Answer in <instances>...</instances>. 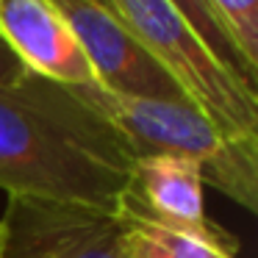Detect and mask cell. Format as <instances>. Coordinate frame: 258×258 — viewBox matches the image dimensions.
<instances>
[{"instance_id": "6da1fadb", "label": "cell", "mask_w": 258, "mask_h": 258, "mask_svg": "<svg viewBox=\"0 0 258 258\" xmlns=\"http://www.w3.org/2000/svg\"><path fill=\"white\" fill-rule=\"evenodd\" d=\"M136 153L70 86L39 75L0 89V189L117 217Z\"/></svg>"}, {"instance_id": "3957f363", "label": "cell", "mask_w": 258, "mask_h": 258, "mask_svg": "<svg viewBox=\"0 0 258 258\" xmlns=\"http://www.w3.org/2000/svg\"><path fill=\"white\" fill-rule=\"evenodd\" d=\"M139 45L219 134L258 142V92L228 73L167 0H108Z\"/></svg>"}, {"instance_id": "ba28073f", "label": "cell", "mask_w": 258, "mask_h": 258, "mask_svg": "<svg viewBox=\"0 0 258 258\" xmlns=\"http://www.w3.org/2000/svg\"><path fill=\"white\" fill-rule=\"evenodd\" d=\"M122 247L125 258H236V244L219 225L203 228H172L150 219L139 208L122 203Z\"/></svg>"}, {"instance_id": "52a82bcc", "label": "cell", "mask_w": 258, "mask_h": 258, "mask_svg": "<svg viewBox=\"0 0 258 258\" xmlns=\"http://www.w3.org/2000/svg\"><path fill=\"white\" fill-rule=\"evenodd\" d=\"M203 169L183 156H139L125 203L172 228H203Z\"/></svg>"}, {"instance_id": "7c38bea8", "label": "cell", "mask_w": 258, "mask_h": 258, "mask_svg": "<svg viewBox=\"0 0 258 258\" xmlns=\"http://www.w3.org/2000/svg\"><path fill=\"white\" fill-rule=\"evenodd\" d=\"M0 252H3V225H0Z\"/></svg>"}, {"instance_id": "9c48e42d", "label": "cell", "mask_w": 258, "mask_h": 258, "mask_svg": "<svg viewBox=\"0 0 258 258\" xmlns=\"http://www.w3.org/2000/svg\"><path fill=\"white\" fill-rule=\"evenodd\" d=\"M167 3L191 25V31L197 34V39L208 47V53H211L233 78H239L241 84H247L250 89H255V73L244 64L239 47L233 45V39H230V34L225 31L222 20L217 17V12H214L211 0H167Z\"/></svg>"}, {"instance_id": "7a4b0ae2", "label": "cell", "mask_w": 258, "mask_h": 258, "mask_svg": "<svg viewBox=\"0 0 258 258\" xmlns=\"http://www.w3.org/2000/svg\"><path fill=\"white\" fill-rule=\"evenodd\" d=\"M100 114L139 156H183L200 164L203 180L214 183L241 208H258V142H233L186 97L147 100L125 97L97 84L70 86Z\"/></svg>"}, {"instance_id": "30bf717a", "label": "cell", "mask_w": 258, "mask_h": 258, "mask_svg": "<svg viewBox=\"0 0 258 258\" xmlns=\"http://www.w3.org/2000/svg\"><path fill=\"white\" fill-rule=\"evenodd\" d=\"M244 64L258 75V0H211Z\"/></svg>"}, {"instance_id": "8fae6325", "label": "cell", "mask_w": 258, "mask_h": 258, "mask_svg": "<svg viewBox=\"0 0 258 258\" xmlns=\"http://www.w3.org/2000/svg\"><path fill=\"white\" fill-rule=\"evenodd\" d=\"M25 75H28V70L23 67V61L14 56L12 47H9L6 42H3V36H0V89H9V86L20 84Z\"/></svg>"}, {"instance_id": "8992f818", "label": "cell", "mask_w": 258, "mask_h": 258, "mask_svg": "<svg viewBox=\"0 0 258 258\" xmlns=\"http://www.w3.org/2000/svg\"><path fill=\"white\" fill-rule=\"evenodd\" d=\"M0 36L31 75L61 86L95 84L78 39L50 0H0Z\"/></svg>"}, {"instance_id": "277c9868", "label": "cell", "mask_w": 258, "mask_h": 258, "mask_svg": "<svg viewBox=\"0 0 258 258\" xmlns=\"http://www.w3.org/2000/svg\"><path fill=\"white\" fill-rule=\"evenodd\" d=\"M0 258H125L119 217L89 206L9 197Z\"/></svg>"}, {"instance_id": "5b68a950", "label": "cell", "mask_w": 258, "mask_h": 258, "mask_svg": "<svg viewBox=\"0 0 258 258\" xmlns=\"http://www.w3.org/2000/svg\"><path fill=\"white\" fill-rule=\"evenodd\" d=\"M67 20L95 84L114 95L147 97V100H175L183 97L172 78L158 61L139 45L128 25L119 20L108 0H50Z\"/></svg>"}]
</instances>
